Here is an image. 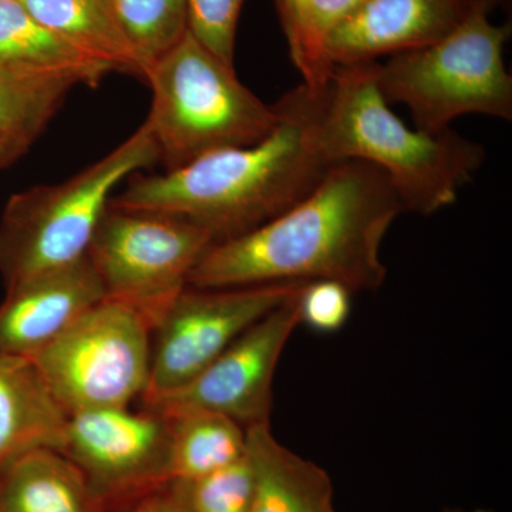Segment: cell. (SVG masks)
<instances>
[{
	"label": "cell",
	"instance_id": "obj_1",
	"mask_svg": "<svg viewBox=\"0 0 512 512\" xmlns=\"http://www.w3.org/2000/svg\"><path fill=\"white\" fill-rule=\"evenodd\" d=\"M404 212L389 178L359 160L332 164L274 220L217 242L188 276L194 288L332 281L350 292L382 288V245Z\"/></svg>",
	"mask_w": 512,
	"mask_h": 512
},
{
	"label": "cell",
	"instance_id": "obj_2",
	"mask_svg": "<svg viewBox=\"0 0 512 512\" xmlns=\"http://www.w3.org/2000/svg\"><path fill=\"white\" fill-rule=\"evenodd\" d=\"M325 89L302 83L275 103L274 127L261 140L136 177L110 205L187 218L210 231L215 244L274 220L312 191L333 164L319 141Z\"/></svg>",
	"mask_w": 512,
	"mask_h": 512
},
{
	"label": "cell",
	"instance_id": "obj_3",
	"mask_svg": "<svg viewBox=\"0 0 512 512\" xmlns=\"http://www.w3.org/2000/svg\"><path fill=\"white\" fill-rule=\"evenodd\" d=\"M319 141L332 161L359 160L382 171L404 212L450 207L485 161V150L448 128L427 133L400 120L380 92L376 62L333 70L319 117Z\"/></svg>",
	"mask_w": 512,
	"mask_h": 512
},
{
	"label": "cell",
	"instance_id": "obj_4",
	"mask_svg": "<svg viewBox=\"0 0 512 512\" xmlns=\"http://www.w3.org/2000/svg\"><path fill=\"white\" fill-rule=\"evenodd\" d=\"M501 0H474L456 29L421 49L376 62V82L387 103H400L414 127L441 133L458 117L512 119V77L504 50L511 25H495Z\"/></svg>",
	"mask_w": 512,
	"mask_h": 512
},
{
	"label": "cell",
	"instance_id": "obj_5",
	"mask_svg": "<svg viewBox=\"0 0 512 512\" xmlns=\"http://www.w3.org/2000/svg\"><path fill=\"white\" fill-rule=\"evenodd\" d=\"M144 79L153 92L146 124L167 171L215 151L254 144L274 127L275 104L255 96L234 66L190 30L150 64Z\"/></svg>",
	"mask_w": 512,
	"mask_h": 512
},
{
	"label": "cell",
	"instance_id": "obj_6",
	"mask_svg": "<svg viewBox=\"0 0 512 512\" xmlns=\"http://www.w3.org/2000/svg\"><path fill=\"white\" fill-rule=\"evenodd\" d=\"M157 160L156 140L144 123L70 180L13 195L0 218V275L6 291L87 256L113 192Z\"/></svg>",
	"mask_w": 512,
	"mask_h": 512
},
{
	"label": "cell",
	"instance_id": "obj_7",
	"mask_svg": "<svg viewBox=\"0 0 512 512\" xmlns=\"http://www.w3.org/2000/svg\"><path fill=\"white\" fill-rule=\"evenodd\" d=\"M151 336L143 313L106 298L29 359L67 414L127 407L146 390Z\"/></svg>",
	"mask_w": 512,
	"mask_h": 512
},
{
	"label": "cell",
	"instance_id": "obj_8",
	"mask_svg": "<svg viewBox=\"0 0 512 512\" xmlns=\"http://www.w3.org/2000/svg\"><path fill=\"white\" fill-rule=\"evenodd\" d=\"M214 244L210 231L187 218L109 204L87 258L106 298L134 306L154 330Z\"/></svg>",
	"mask_w": 512,
	"mask_h": 512
},
{
	"label": "cell",
	"instance_id": "obj_9",
	"mask_svg": "<svg viewBox=\"0 0 512 512\" xmlns=\"http://www.w3.org/2000/svg\"><path fill=\"white\" fill-rule=\"evenodd\" d=\"M302 285L185 286L153 330L150 376L141 402L191 382L242 333L288 301Z\"/></svg>",
	"mask_w": 512,
	"mask_h": 512
},
{
	"label": "cell",
	"instance_id": "obj_10",
	"mask_svg": "<svg viewBox=\"0 0 512 512\" xmlns=\"http://www.w3.org/2000/svg\"><path fill=\"white\" fill-rule=\"evenodd\" d=\"M62 453L82 470L103 512L168 481L170 420L130 406L69 414Z\"/></svg>",
	"mask_w": 512,
	"mask_h": 512
},
{
	"label": "cell",
	"instance_id": "obj_11",
	"mask_svg": "<svg viewBox=\"0 0 512 512\" xmlns=\"http://www.w3.org/2000/svg\"><path fill=\"white\" fill-rule=\"evenodd\" d=\"M301 288L242 333L191 382L143 402L144 409L165 417L191 412L217 413L237 421L245 429L269 423L275 372L289 339L301 325L298 305Z\"/></svg>",
	"mask_w": 512,
	"mask_h": 512
},
{
	"label": "cell",
	"instance_id": "obj_12",
	"mask_svg": "<svg viewBox=\"0 0 512 512\" xmlns=\"http://www.w3.org/2000/svg\"><path fill=\"white\" fill-rule=\"evenodd\" d=\"M474 0H363L326 40L330 66L377 62L437 42L457 28Z\"/></svg>",
	"mask_w": 512,
	"mask_h": 512
},
{
	"label": "cell",
	"instance_id": "obj_13",
	"mask_svg": "<svg viewBox=\"0 0 512 512\" xmlns=\"http://www.w3.org/2000/svg\"><path fill=\"white\" fill-rule=\"evenodd\" d=\"M106 299L87 256L8 289L0 305V353L30 357Z\"/></svg>",
	"mask_w": 512,
	"mask_h": 512
},
{
	"label": "cell",
	"instance_id": "obj_14",
	"mask_svg": "<svg viewBox=\"0 0 512 512\" xmlns=\"http://www.w3.org/2000/svg\"><path fill=\"white\" fill-rule=\"evenodd\" d=\"M67 419L29 357L0 353V468L36 448L62 453Z\"/></svg>",
	"mask_w": 512,
	"mask_h": 512
},
{
	"label": "cell",
	"instance_id": "obj_15",
	"mask_svg": "<svg viewBox=\"0 0 512 512\" xmlns=\"http://www.w3.org/2000/svg\"><path fill=\"white\" fill-rule=\"evenodd\" d=\"M254 473L249 512H338L329 474L279 443L269 423L247 427Z\"/></svg>",
	"mask_w": 512,
	"mask_h": 512
},
{
	"label": "cell",
	"instance_id": "obj_16",
	"mask_svg": "<svg viewBox=\"0 0 512 512\" xmlns=\"http://www.w3.org/2000/svg\"><path fill=\"white\" fill-rule=\"evenodd\" d=\"M0 512H103V505L70 458L36 448L0 468Z\"/></svg>",
	"mask_w": 512,
	"mask_h": 512
},
{
	"label": "cell",
	"instance_id": "obj_17",
	"mask_svg": "<svg viewBox=\"0 0 512 512\" xmlns=\"http://www.w3.org/2000/svg\"><path fill=\"white\" fill-rule=\"evenodd\" d=\"M0 64L59 74L87 86H97L113 72L106 63L50 32L19 0H0Z\"/></svg>",
	"mask_w": 512,
	"mask_h": 512
},
{
	"label": "cell",
	"instance_id": "obj_18",
	"mask_svg": "<svg viewBox=\"0 0 512 512\" xmlns=\"http://www.w3.org/2000/svg\"><path fill=\"white\" fill-rule=\"evenodd\" d=\"M45 28L113 72L143 77V67L121 30L110 0H19Z\"/></svg>",
	"mask_w": 512,
	"mask_h": 512
},
{
	"label": "cell",
	"instance_id": "obj_19",
	"mask_svg": "<svg viewBox=\"0 0 512 512\" xmlns=\"http://www.w3.org/2000/svg\"><path fill=\"white\" fill-rule=\"evenodd\" d=\"M167 419L170 420V483H194L247 453V429L222 414L191 412Z\"/></svg>",
	"mask_w": 512,
	"mask_h": 512
},
{
	"label": "cell",
	"instance_id": "obj_20",
	"mask_svg": "<svg viewBox=\"0 0 512 512\" xmlns=\"http://www.w3.org/2000/svg\"><path fill=\"white\" fill-rule=\"evenodd\" d=\"M76 80L0 64V136L33 143Z\"/></svg>",
	"mask_w": 512,
	"mask_h": 512
},
{
	"label": "cell",
	"instance_id": "obj_21",
	"mask_svg": "<svg viewBox=\"0 0 512 512\" xmlns=\"http://www.w3.org/2000/svg\"><path fill=\"white\" fill-rule=\"evenodd\" d=\"M362 3L363 0H305L285 26L289 55L302 74L303 84L315 90L328 86L335 69L326 59V40Z\"/></svg>",
	"mask_w": 512,
	"mask_h": 512
},
{
	"label": "cell",
	"instance_id": "obj_22",
	"mask_svg": "<svg viewBox=\"0 0 512 512\" xmlns=\"http://www.w3.org/2000/svg\"><path fill=\"white\" fill-rule=\"evenodd\" d=\"M121 30L143 67L178 43L188 30V0H110Z\"/></svg>",
	"mask_w": 512,
	"mask_h": 512
},
{
	"label": "cell",
	"instance_id": "obj_23",
	"mask_svg": "<svg viewBox=\"0 0 512 512\" xmlns=\"http://www.w3.org/2000/svg\"><path fill=\"white\" fill-rule=\"evenodd\" d=\"M185 487L194 512H249L254 473L247 453L235 463Z\"/></svg>",
	"mask_w": 512,
	"mask_h": 512
},
{
	"label": "cell",
	"instance_id": "obj_24",
	"mask_svg": "<svg viewBox=\"0 0 512 512\" xmlns=\"http://www.w3.org/2000/svg\"><path fill=\"white\" fill-rule=\"evenodd\" d=\"M245 0H188V30L225 63L234 66L239 13Z\"/></svg>",
	"mask_w": 512,
	"mask_h": 512
},
{
	"label": "cell",
	"instance_id": "obj_25",
	"mask_svg": "<svg viewBox=\"0 0 512 512\" xmlns=\"http://www.w3.org/2000/svg\"><path fill=\"white\" fill-rule=\"evenodd\" d=\"M298 305L301 325L316 332H338L348 322L352 292L338 282H306L299 291Z\"/></svg>",
	"mask_w": 512,
	"mask_h": 512
},
{
	"label": "cell",
	"instance_id": "obj_26",
	"mask_svg": "<svg viewBox=\"0 0 512 512\" xmlns=\"http://www.w3.org/2000/svg\"><path fill=\"white\" fill-rule=\"evenodd\" d=\"M104 512H194L188 501L187 487L168 483Z\"/></svg>",
	"mask_w": 512,
	"mask_h": 512
},
{
	"label": "cell",
	"instance_id": "obj_27",
	"mask_svg": "<svg viewBox=\"0 0 512 512\" xmlns=\"http://www.w3.org/2000/svg\"><path fill=\"white\" fill-rule=\"evenodd\" d=\"M30 144V141L23 138L0 136V168L6 167L20 154L25 153Z\"/></svg>",
	"mask_w": 512,
	"mask_h": 512
},
{
	"label": "cell",
	"instance_id": "obj_28",
	"mask_svg": "<svg viewBox=\"0 0 512 512\" xmlns=\"http://www.w3.org/2000/svg\"><path fill=\"white\" fill-rule=\"evenodd\" d=\"M305 0H276L278 5L279 18H281L282 28L292 22L295 18L296 13L302 8Z\"/></svg>",
	"mask_w": 512,
	"mask_h": 512
},
{
	"label": "cell",
	"instance_id": "obj_29",
	"mask_svg": "<svg viewBox=\"0 0 512 512\" xmlns=\"http://www.w3.org/2000/svg\"><path fill=\"white\" fill-rule=\"evenodd\" d=\"M446 512H491V511H487V510H471V511H466V510H448Z\"/></svg>",
	"mask_w": 512,
	"mask_h": 512
}]
</instances>
